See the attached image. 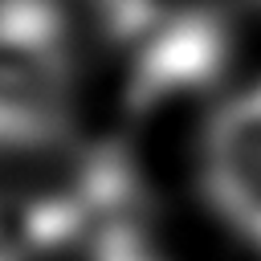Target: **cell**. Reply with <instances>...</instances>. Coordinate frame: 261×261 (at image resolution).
Segmentation results:
<instances>
[{"mask_svg":"<svg viewBox=\"0 0 261 261\" xmlns=\"http://www.w3.org/2000/svg\"><path fill=\"white\" fill-rule=\"evenodd\" d=\"M69 24L53 0H0V147H41L69 118Z\"/></svg>","mask_w":261,"mask_h":261,"instance_id":"obj_1","label":"cell"},{"mask_svg":"<svg viewBox=\"0 0 261 261\" xmlns=\"http://www.w3.org/2000/svg\"><path fill=\"white\" fill-rule=\"evenodd\" d=\"M200 171L220 220L261 249V82L208 118Z\"/></svg>","mask_w":261,"mask_h":261,"instance_id":"obj_2","label":"cell"},{"mask_svg":"<svg viewBox=\"0 0 261 261\" xmlns=\"http://www.w3.org/2000/svg\"><path fill=\"white\" fill-rule=\"evenodd\" d=\"M224 61V33L204 12H184L159 24L135 65V98L151 102L179 86L208 82Z\"/></svg>","mask_w":261,"mask_h":261,"instance_id":"obj_3","label":"cell"},{"mask_svg":"<svg viewBox=\"0 0 261 261\" xmlns=\"http://www.w3.org/2000/svg\"><path fill=\"white\" fill-rule=\"evenodd\" d=\"M82 204L69 200H29L0 192V261H37L53 245H61L77 220Z\"/></svg>","mask_w":261,"mask_h":261,"instance_id":"obj_4","label":"cell"},{"mask_svg":"<svg viewBox=\"0 0 261 261\" xmlns=\"http://www.w3.org/2000/svg\"><path fill=\"white\" fill-rule=\"evenodd\" d=\"M94 261H155L130 232H102L94 241Z\"/></svg>","mask_w":261,"mask_h":261,"instance_id":"obj_5","label":"cell"}]
</instances>
